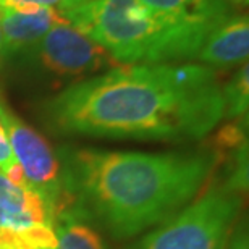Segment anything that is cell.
Masks as SVG:
<instances>
[{"mask_svg":"<svg viewBox=\"0 0 249 249\" xmlns=\"http://www.w3.org/2000/svg\"><path fill=\"white\" fill-rule=\"evenodd\" d=\"M39 115L65 136L193 142L220 123L223 96L206 65H118L65 86Z\"/></svg>","mask_w":249,"mask_h":249,"instance_id":"1","label":"cell"},{"mask_svg":"<svg viewBox=\"0 0 249 249\" xmlns=\"http://www.w3.org/2000/svg\"><path fill=\"white\" fill-rule=\"evenodd\" d=\"M65 209L102 227L117 240L165 222L201 193L217 170V149L173 152L65 147Z\"/></svg>","mask_w":249,"mask_h":249,"instance_id":"2","label":"cell"},{"mask_svg":"<svg viewBox=\"0 0 249 249\" xmlns=\"http://www.w3.org/2000/svg\"><path fill=\"white\" fill-rule=\"evenodd\" d=\"M58 12L106 49L118 65L189 60L211 34L167 17L141 0H92Z\"/></svg>","mask_w":249,"mask_h":249,"instance_id":"3","label":"cell"},{"mask_svg":"<svg viewBox=\"0 0 249 249\" xmlns=\"http://www.w3.org/2000/svg\"><path fill=\"white\" fill-rule=\"evenodd\" d=\"M241 206L243 193L213 186L129 249H225Z\"/></svg>","mask_w":249,"mask_h":249,"instance_id":"4","label":"cell"},{"mask_svg":"<svg viewBox=\"0 0 249 249\" xmlns=\"http://www.w3.org/2000/svg\"><path fill=\"white\" fill-rule=\"evenodd\" d=\"M12 62L31 76L55 86L63 83L70 86L118 67L106 49L70 23L55 24L31 49Z\"/></svg>","mask_w":249,"mask_h":249,"instance_id":"5","label":"cell"},{"mask_svg":"<svg viewBox=\"0 0 249 249\" xmlns=\"http://www.w3.org/2000/svg\"><path fill=\"white\" fill-rule=\"evenodd\" d=\"M0 123L8 138L10 147L21 168L28 186L39 193L55 211V215L67 206L63 189V168L58 152L47 139L24 123L0 99Z\"/></svg>","mask_w":249,"mask_h":249,"instance_id":"6","label":"cell"},{"mask_svg":"<svg viewBox=\"0 0 249 249\" xmlns=\"http://www.w3.org/2000/svg\"><path fill=\"white\" fill-rule=\"evenodd\" d=\"M55 211L29 186L15 185L0 173V227L10 230H29L53 227Z\"/></svg>","mask_w":249,"mask_h":249,"instance_id":"7","label":"cell"},{"mask_svg":"<svg viewBox=\"0 0 249 249\" xmlns=\"http://www.w3.org/2000/svg\"><path fill=\"white\" fill-rule=\"evenodd\" d=\"M68 23L55 7L34 12L0 8V29L3 37V62H12L31 49L55 24Z\"/></svg>","mask_w":249,"mask_h":249,"instance_id":"8","label":"cell"},{"mask_svg":"<svg viewBox=\"0 0 249 249\" xmlns=\"http://www.w3.org/2000/svg\"><path fill=\"white\" fill-rule=\"evenodd\" d=\"M249 55V18L233 13L204 41L196 57L209 68H230L246 63Z\"/></svg>","mask_w":249,"mask_h":249,"instance_id":"9","label":"cell"},{"mask_svg":"<svg viewBox=\"0 0 249 249\" xmlns=\"http://www.w3.org/2000/svg\"><path fill=\"white\" fill-rule=\"evenodd\" d=\"M147 7L167 17L212 33L218 24L233 15V7L227 0H141Z\"/></svg>","mask_w":249,"mask_h":249,"instance_id":"10","label":"cell"},{"mask_svg":"<svg viewBox=\"0 0 249 249\" xmlns=\"http://www.w3.org/2000/svg\"><path fill=\"white\" fill-rule=\"evenodd\" d=\"M53 231L57 249H108L97 228L68 207L55 215Z\"/></svg>","mask_w":249,"mask_h":249,"instance_id":"11","label":"cell"},{"mask_svg":"<svg viewBox=\"0 0 249 249\" xmlns=\"http://www.w3.org/2000/svg\"><path fill=\"white\" fill-rule=\"evenodd\" d=\"M223 96V117L228 120L248 118L249 107V67L241 65L233 74L225 88H222Z\"/></svg>","mask_w":249,"mask_h":249,"instance_id":"12","label":"cell"},{"mask_svg":"<svg viewBox=\"0 0 249 249\" xmlns=\"http://www.w3.org/2000/svg\"><path fill=\"white\" fill-rule=\"evenodd\" d=\"M0 249H57L53 227L10 230L0 227Z\"/></svg>","mask_w":249,"mask_h":249,"instance_id":"13","label":"cell"},{"mask_svg":"<svg viewBox=\"0 0 249 249\" xmlns=\"http://www.w3.org/2000/svg\"><path fill=\"white\" fill-rule=\"evenodd\" d=\"M0 173H3V175L7 177L10 181H13L15 185L28 186L21 168H19L17 159L13 156L12 147H10L8 138H7V134H5L2 123H0Z\"/></svg>","mask_w":249,"mask_h":249,"instance_id":"14","label":"cell"},{"mask_svg":"<svg viewBox=\"0 0 249 249\" xmlns=\"http://www.w3.org/2000/svg\"><path fill=\"white\" fill-rule=\"evenodd\" d=\"M62 0H2L0 8L17 10V12H34L39 8L55 7Z\"/></svg>","mask_w":249,"mask_h":249,"instance_id":"15","label":"cell"},{"mask_svg":"<svg viewBox=\"0 0 249 249\" xmlns=\"http://www.w3.org/2000/svg\"><path fill=\"white\" fill-rule=\"evenodd\" d=\"M225 249H249V235H248V222L246 218L238 220L231 230Z\"/></svg>","mask_w":249,"mask_h":249,"instance_id":"16","label":"cell"},{"mask_svg":"<svg viewBox=\"0 0 249 249\" xmlns=\"http://www.w3.org/2000/svg\"><path fill=\"white\" fill-rule=\"evenodd\" d=\"M88 2H92V0H62V2L57 5V10H65L70 7H74V5H81Z\"/></svg>","mask_w":249,"mask_h":249,"instance_id":"17","label":"cell"},{"mask_svg":"<svg viewBox=\"0 0 249 249\" xmlns=\"http://www.w3.org/2000/svg\"><path fill=\"white\" fill-rule=\"evenodd\" d=\"M227 2L230 3L231 7H240V8L246 7V5H248V0H227Z\"/></svg>","mask_w":249,"mask_h":249,"instance_id":"18","label":"cell"},{"mask_svg":"<svg viewBox=\"0 0 249 249\" xmlns=\"http://www.w3.org/2000/svg\"><path fill=\"white\" fill-rule=\"evenodd\" d=\"M3 63V37H2V29H0V65Z\"/></svg>","mask_w":249,"mask_h":249,"instance_id":"19","label":"cell"},{"mask_svg":"<svg viewBox=\"0 0 249 249\" xmlns=\"http://www.w3.org/2000/svg\"><path fill=\"white\" fill-rule=\"evenodd\" d=\"M0 2H2V0H0Z\"/></svg>","mask_w":249,"mask_h":249,"instance_id":"20","label":"cell"}]
</instances>
